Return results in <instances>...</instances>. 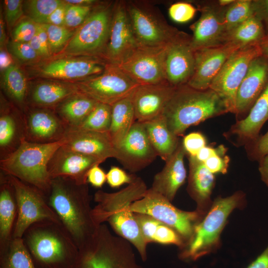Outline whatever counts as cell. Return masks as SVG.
Listing matches in <instances>:
<instances>
[{
	"mask_svg": "<svg viewBox=\"0 0 268 268\" xmlns=\"http://www.w3.org/2000/svg\"><path fill=\"white\" fill-rule=\"evenodd\" d=\"M147 189L144 181L136 176L132 183L118 192L97 191L94 195L96 204L92 209L96 223L99 225L108 222L118 236L132 244L143 261L147 260L148 244L141 233L131 206L142 198Z\"/></svg>",
	"mask_w": 268,
	"mask_h": 268,
	"instance_id": "6da1fadb",
	"label": "cell"
},
{
	"mask_svg": "<svg viewBox=\"0 0 268 268\" xmlns=\"http://www.w3.org/2000/svg\"><path fill=\"white\" fill-rule=\"evenodd\" d=\"M91 200L88 183L79 184L64 177L52 179L48 202L79 249L100 225L93 218Z\"/></svg>",
	"mask_w": 268,
	"mask_h": 268,
	"instance_id": "7a4b0ae2",
	"label": "cell"
},
{
	"mask_svg": "<svg viewBox=\"0 0 268 268\" xmlns=\"http://www.w3.org/2000/svg\"><path fill=\"white\" fill-rule=\"evenodd\" d=\"M22 238L37 268H76L79 249L62 223L36 222Z\"/></svg>",
	"mask_w": 268,
	"mask_h": 268,
	"instance_id": "3957f363",
	"label": "cell"
},
{
	"mask_svg": "<svg viewBox=\"0 0 268 268\" xmlns=\"http://www.w3.org/2000/svg\"><path fill=\"white\" fill-rule=\"evenodd\" d=\"M228 112L225 102L215 91L186 84L176 87L162 116L169 130L179 137L189 127Z\"/></svg>",
	"mask_w": 268,
	"mask_h": 268,
	"instance_id": "277c9868",
	"label": "cell"
},
{
	"mask_svg": "<svg viewBox=\"0 0 268 268\" xmlns=\"http://www.w3.org/2000/svg\"><path fill=\"white\" fill-rule=\"evenodd\" d=\"M245 196L239 191L227 197L216 198L206 215L196 226L190 240L180 250L179 258L195 261L216 252L221 246V234L228 217L235 209L245 206Z\"/></svg>",
	"mask_w": 268,
	"mask_h": 268,
	"instance_id": "5b68a950",
	"label": "cell"
},
{
	"mask_svg": "<svg viewBox=\"0 0 268 268\" xmlns=\"http://www.w3.org/2000/svg\"><path fill=\"white\" fill-rule=\"evenodd\" d=\"M63 144V140L39 143L24 139L17 149L0 160V171L37 188L47 199L52 180L48 170V163Z\"/></svg>",
	"mask_w": 268,
	"mask_h": 268,
	"instance_id": "8992f818",
	"label": "cell"
},
{
	"mask_svg": "<svg viewBox=\"0 0 268 268\" xmlns=\"http://www.w3.org/2000/svg\"><path fill=\"white\" fill-rule=\"evenodd\" d=\"M132 246L102 223L79 249L76 268H144L137 262Z\"/></svg>",
	"mask_w": 268,
	"mask_h": 268,
	"instance_id": "52a82bcc",
	"label": "cell"
},
{
	"mask_svg": "<svg viewBox=\"0 0 268 268\" xmlns=\"http://www.w3.org/2000/svg\"><path fill=\"white\" fill-rule=\"evenodd\" d=\"M125 1L134 36L139 45L166 46L183 33L170 25L151 2Z\"/></svg>",
	"mask_w": 268,
	"mask_h": 268,
	"instance_id": "ba28073f",
	"label": "cell"
},
{
	"mask_svg": "<svg viewBox=\"0 0 268 268\" xmlns=\"http://www.w3.org/2000/svg\"><path fill=\"white\" fill-rule=\"evenodd\" d=\"M131 208L133 213L148 214L173 228L182 237L185 245L191 239L197 224L204 216L197 210L185 211L176 207L150 188L142 198L134 202Z\"/></svg>",
	"mask_w": 268,
	"mask_h": 268,
	"instance_id": "9c48e42d",
	"label": "cell"
},
{
	"mask_svg": "<svg viewBox=\"0 0 268 268\" xmlns=\"http://www.w3.org/2000/svg\"><path fill=\"white\" fill-rule=\"evenodd\" d=\"M114 4L95 8L74 32L65 48L67 54L103 58L108 41Z\"/></svg>",
	"mask_w": 268,
	"mask_h": 268,
	"instance_id": "30bf717a",
	"label": "cell"
},
{
	"mask_svg": "<svg viewBox=\"0 0 268 268\" xmlns=\"http://www.w3.org/2000/svg\"><path fill=\"white\" fill-rule=\"evenodd\" d=\"M6 176L13 187L17 207L12 238H22L27 229L39 221L50 220L62 223L43 193L15 177Z\"/></svg>",
	"mask_w": 268,
	"mask_h": 268,
	"instance_id": "8fae6325",
	"label": "cell"
},
{
	"mask_svg": "<svg viewBox=\"0 0 268 268\" xmlns=\"http://www.w3.org/2000/svg\"><path fill=\"white\" fill-rule=\"evenodd\" d=\"M75 85L79 93L112 106L131 95L139 85L117 66L108 63L102 74L80 80Z\"/></svg>",
	"mask_w": 268,
	"mask_h": 268,
	"instance_id": "7c38bea8",
	"label": "cell"
},
{
	"mask_svg": "<svg viewBox=\"0 0 268 268\" xmlns=\"http://www.w3.org/2000/svg\"><path fill=\"white\" fill-rule=\"evenodd\" d=\"M261 55L259 45L238 49L229 57L212 81L209 88L224 101L229 112L235 113L237 92L250 63Z\"/></svg>",
	"mask_w": 268,
	"mask_h": 268,
	"instance_id": "4fadbf2b",
	"label": "cell"
},
{
	"mask_svg": "<svg viewBox=\"0 0 268 268\" xmlns=\"http://www.w3.org/2000/svg\"><path fill=\"white\" fill-rule=\"evenodd\" d=\"M166 46L139 45L117 66L139 85L156 84L167 81L164 62Z\"/></svg>",
	"mask_w": 268,
	"mask_h": 268,
	"instance_id": "5bb4252c",
	"label": "cell"
},
{
	"mask_svg": "<svg viewBox=\"0 0 268 268\" xmlns=\"http://www.w3.org/2000/svg\"><path fill=\"white\" fill-rule=\"evenodd\" d=\"M128 14L125 0L115 2L109 36L103 58L118 65L139 46Z\"/></svg>",
	"mask_w": 268,
	"mask_h": 268,
	"instance_id": "9a60e30c",
	"label": "cell"
},
{
	"mask_svg": "<svg viewBox=\"0 0 268 268\" xmlns=\"http://www.w3.org/2000/svg\"><path fill=\"white\" fill-rule=\"evenodd\" d=\"M200 18L190 26L193 32L191 46L199 49L217 47L225 44L226 32L224 23L225 7L217 2H207L198 5Z\"/></svg>",
	"mask_w": 268,
	"mask_h": 268,
	"instance_id": "2e32d148",
	"label": "cell"
},
{
	"mask_svg": "<svg viewBox=\"0 0 268 268\" xmlns=\"http://www.w3.org/2000/svg\"><path fill=\"white\" fill-rule=\"evenodd\" d=\"M116 150V159L125 168L132 172L143 169L158 156L149 140L143 124L137 121L133 124Z\"/></svg>",
	"mask_w": 268,
	"mask_h": 268,
	"instance_id": "e0dca14e",
	"label": "cell"
},
{
	"mask_svg": "<svg viewBox=\"0 0 268 268\" xmlns=\"http://www.w3.org/2000/svg\"><path fill=\"white\" fill-rule=\"evenodd\" d=\"M191 36L183 33L167 45L164 69L167 81L177 87L187 84L195 68V52Z\"/></svg>",
	"mask_w": 268,
	"mask_h": 268,
	"instance_id": "ac0fdd59",
	"label": "cell"
},
{
	"mask_svg": "<svg viewBox=\"0 0 268 268\" xmlns=\"http://www.w3.org/2000/svg\"><path fill=\"white\" fill-rule=\"evenodd\" d=\"M268 84V59L262 55L250 63L237 92L235 114L244 118Z\"/></svg>",
	"mask_w": 268,
	"mask_h": 268,
	"instance_id": "d6986e66",
	"label": "cell"
},
{
	"mask_svg": "<svg viewBox=\"0 0 268 268\" xmlns=\"http://www.w3.org/2000/svg\"><path fill=\"white\" fill-rule=\"evenodd\" d=\"M239 49L237 46L228 43L194 51L195 70L187 84L199 90L209 88L212 81L227 60Z\"/></svg>",
	"mask_w": 268,
	"mask_h": 268,
	"instance_id": "ffe728a7",
	"label": "cell"
},
{
	"mask_svg": "<svg viewBox=\"0 0 268 268\" xmlns=\"http://www.w3.org/2000/svg\"><path fill=\"white\" fill-rule=\"evenodd\" d=\"M104 160L90 155L76 152L63 145L54 153L48 165L52 179L64 177L79 184L88 183L87 174L90 169Z\"/></svg>",
	"mask_w": 268,
	"mask_h": 268,
	"instance_id": "44dd1931",
	"label": "cell"
},
{
	"mask_svg": "<svg viewBox=\"0 0 268 268\" xmlns=\"http://www.w3.org/2000/svg\"><path fill=\"white\" fill-rule=\"evenodd\" d=\"M25 139L39 143H53L61 140L68 127L55 110L39 108L23 114Z\"/></svg>",
	"mask_w": 268,
	"mask_h": 268,
	"instance_id": "7402d4cb",
	"label": "cell"
},
{
	"mask_svg": "<svg viewBox=\"0 0 268 268\" xmlns=\"http://www.w3.org/2000/svg\"><path fill=\"white\" fill-rule=\"evenodd\" d=\"M175 88L167 81L139 85L132 95L136 121L145 123L162 115Z\"/></svg>",
	"mask_w": 268,
	"mask_h": 268,
	"instance_id": "603a6c76",
	"label": "cell"
},
{
	"mask_svg": "<svg viewBox=\"0 0 268 268\" xmlns=\"http://www.w3.org/2000/svg\"><path fill=\"white\" fill-rule=\"evenodd\" d=\"M62 140L65 148L104 161L109 158L117 157V150L108 132L88 131L77 127H68Z\"/></svg>",
	"mask_w": 268,
	"mask_h": 268,
	"instance_id": "cb8c5ba5",
	"label": "cell"
},
{
	"mask_svg": "<svg viewBox=\"0 0 268 268\" xmlns=\"http://www.w3.org/2000/svg\"><path fill=\"white\" fill-rule=\"evenodd\" d=\"M108 63L96 57L82 59H61L53 61L43 67L42 75L63 80L79 79L93 77L102 74Z\"/></svg>",
	"mask_w": 268,
	"mask_h": 268,
	"instance_id": "d4e9b609",
	"label": "cell"
},
{
	"mask_svg": "<svg viewBox=\"0 0 268 268\" xmlns=\"http://www.w3.org/2000/svg\"><path fill=\"white\" fill-rule=\"evenodd\" d=\"M186 154L182 141H180L175 151L165 161L163 169L153 178L150 189L171 202L187 178V171L184 162Z\"/></svg>",
	"mask_w": 268,
	"mask_h": 268,
	"instance_id": "484cf974",
	"label": "cell"
},
{
	"mask_svg": "<svg viewBox=\"0 0 268 268\" xmlns=\"http://www.w3.org/2000/svg\"><path fill=\"white\" fill-rule=\"evenodd\" d=\"M188 157L189 173L187 190L197 204L196 210L205 216L213 202L211 195L215 186V176L195 156L188 155Z\"/></svg>",
	"mask_w": 268,
	"mask_h": 268,
	"instance_id": "4316f807",
	"label": "cell"
},
{
	"mask_svg": "<svg viewBox=\"0 0 268 268\" xmlns=\"http://www.w3.org/2000/svg\"><path fill=\"white\" fill-rule=\"evenodd\" d=\"M268 120V84L248 115L237 121L225 136L231 138L234 137L237 142L246 145L260 135L261 129Z\"/></svg>",
	"mask_w": 268,
	"mask_h": 268,
	"instance_id": "83f0119b",
	"label": "cell"
},
{
	"mask_svg": "<svg viewBox=\"0 0 268 268\" xmlns=\"http://www.w3.org/2000/svg\"><path fill=\"white\" fill-rule=\"evenodd\" d=\"M17 207L13 186L6 175L0 177V251L5 249L12 238Z\"/></svg>",
	"mask_w": 268,
	"mask_h": 268,
	"instance_id": "f1b7e54d",
	"label": "cell"
},
{
	"mask_svg": "<svg viewBox=\"0 0 268 268\" xmlns=\"http://www.w3.org/2000/svg\"><path fill=\"white\" fill-rule=\"evenodd\" d=\"M25 139L23 114H15L1 109L0 115V159L14 151Z\"/></svg>",
	"mask_w": 268,
	"mask_h": 268,
	"instance_id": "f546056e",
	"label": "cell"
},
{
	"mask_svg": "<svg viewBox=\"0 0 268 268\" xmlns=\"http://www.w3.org/2000/svg\"><path fill=\"white\" fill-rule=\"evenodd\" d=\"M142 123L157 155L166 161L177 148L180 141L179 137L169 130L162 115Z\"/></svg>",
	"mask_w": 268,
	"mask_h": 268,
	"instance_id": "4dcf8cb0",
	"label": "cell"
},
{
	"mask_svg": "<svg viewBox=\"0 0 268 268\" xmlns=\"http://www.w3.org/2000/svg\"><path fill=\"white\" fill-rule=\"evenodd\" d=\"M133 93L111 106V123L108 133L116 149L122 144L135 122Z\"/></svg>",
	"mask_w": 268,
	"mask_h": 268,
	"instance_id": "1f68e13d",
	"label": "cell"
},
{
	"mask_svg": "<svg viewBox=\"0 0 268 268\" xmlns=\"http://www.w3.org/2000/svg\"><path fill=\"white\" fill-rule=\"evenodd\" d=\"M98 103L79 92L62 102L54 110L68 127H78Z\"/></svg>",
	"mask_w": 268,
	"mask_h": 268,
	"instance_id": "d6a6232c",
	"label": "cell"
},
{
	"mask_svg": "<svg viewBox=\"0 0 268 268\" xmlns=\"http://www.w3.org/2000/svg\"><path fill=\"white\" fill-rule=\"evenodd\" d=\"M79 93L74 85L56 82H44L37 84L32 89V103L39 108L54 110L62 102Z\"/></svg>",
	"mask_w": 268,
	"mask_h": 268,
	"instance_id": "836d02e7",
	"label": "cell"
},
{
	"mask_svg": "<svg viewBox=\"0 0 268 268\" xmlns=\"http://www.w3.org/2000/svg\"><path fill=\"white\" fill-rule=\"evenodd\" d=\"M266 36V29L263 23L251 16L227 33L225 44L232 43L241 49L259 45Z\"/></svg>",
	"mask_w": 268,
	"mask_h": 268,
	"instance_id": "e575fe53",
	"label": "cell"
},
{
	"mask_svg": "<svg viewBox=\"0 0 268 268\" xmlns=\"http://www.w3.org/2000/svg\"><path fill=\"white\" fill-rule=\"evenodd\" d=\"M0 268H37L22 238H12L0 251Z\"/></svg>",
	"mask_w": 268,
	"mask_h": 268,
	"instance_id": "d590c367",
	"label": "cell"
},
{
	"mask_svg": "<svg viewBox=\"0 0 268 268\" xmlns=\"http://www.w3.org/2000/svg\"><path fill=\"white\" fill-rule=\"evenodd\" d=\"M144 237L148 244L151 242L163 245H174L181 249L185 243L180 235L173 228L153 218L146 225Z\"/></svg>",
	"mask_w": 268,
	"mask_h": 268,
	"instance_id": "8d00e7d4",
	"label": "cell"
},
{
	"mask_svg": "<svg viewBox=\"0 0 268 268\" xmlns=\"http://www.w3.org/2000/svg\"><path fill=\"white\" fill-rule=\"evenodd\" d=\"M3 87L8 95L16 103L22 105L27 95L26 78L16 66L11 65L6 68L3 76Z\"/></svg>",
	"mask_w": 268,
	"mask_h": 268,
	"instance_id": "74e56055",
	"label": "cell"
},
{
	"mask_svg": "<svg viewBox=\"0 0 268 268\" xmlns=\"http://www.w3.org/2000/svg\"><path fill=\"white\" fill-rule=\"evenodd\" d=\"M112 106L98 103L77 127L98 132H108L111 123Z\"/></svg>",
	"mask_w": 268,
	"mask_h": 268,
	"instance_id": "f35d334b",
	"label": "cell"
},
{
	"mask_svg": "<svg viewBox=\"0 0 268 268\" xmlns=\"http://www.w3.org/2000/svg\"><path fill=\"white\" fill-rule=\"evenodd\" d=\"M251 16V0H235L226 6L224 23L226 34Z\"/></svg>",
	"mask_w": 268,
	"mask_h": 268,
	"instance_id": "ab89813d",
	"label": "cell"
},
{
	"mask_svg": "<svg viewBox=\"0 0 268 268\" xmlns=\"http://www.w3.org/2000/svg\"><path fill=\"white\" fill-rule=\"evenodd\" d=\"M41 25L47 33L51 54L59 52L66 44L67 45L74 33L64 26L49 24Z\"/></svg>",
	"mask_w": 268,
	"mask_h": 268,
	"instance_id": "60d3db41",
	"label": "cell"
},
{
	"mask_svg": "<svg viewBox=\"0 0 268 268\" xmlns=\"http://www.w3.org/2000/svg\"><path fill=\"white\" fill-rule=\"evenodd\" d=\"M64 2L60 0H31L27 1L26 10L30 18L40 24Z\"/></svg>",
	"mask_w": 268,
	"mask_h": 268,
	"instance_id": "b9f144b4",
	"label": "cell"
},
{
	"mask_svg": "<svg viewBox=\"0 0 268 268\" xmlns=\"http://www.w3.org/2000/svg\"><path fill=\"white\" fill-rule=\"evenodd\" d=\"M95 5L68 4L66 13L65 26L71 28L80 26L95 9Z\"/></svg>",
	"mask_w": 268,
	"mask_h": 268,
	"instance_id": "7bdbcfd3",
	"label": "cell"
},
{
	"mask_svg": "<svg viewBox=\"0 0 268 268\" xmlns=\"http://www.w3.org/2000/svg\"><path fill=\"white\" fill-rule=\"evenodd\" d=\"M197 9L190 2L178 1L171 4L168 9L170 18L178 23H185L194 17Z\"/></svg>",
	"mask_w": 268,
	"mask_h": 268,
	"instance_id": "ee69618b",
	"label": "cell"
},
{
	"mask_svg": "<svg viewBox=\"0 0 268 268\" xmlns=\"http://www.w3.org/2000/svg\"><path fill=\"white\" fill-rule=\"evenodd\" d=\"M37 23L32 19H25L18 23L12 33L13 41L29 43L35 35Z\"/></svg>",
	"mask_w": 268,
	"mask_h": 268,
	"instance_id": "f6af8a7d",
	"label": "cell"
},
{
	"mask_svg": "<svg viewBox=\"0 0 268 268\" xmlns=\"http://www.w3.org/2000/svg\"><path fill=\"white\" fill-rule=\"evenodd\" d=\"M246 145L249 157L259 161L268 154V131Z\"/></svg>",
	"mask_w": 268,
	"mask_h": 268,
	"instance_id": "bcb514c9",
	"label": "cell"
},
{
	"mask_svg": "<svg viewBox=\"0 0 268 268\" xmlns=\"http://www.w3.org/2000/svg\"><path fill=\"white\" fill-rule=\"evenodd\" d=\"M29 43L39 56L47 57L51 54L47 33L40 24L37 23L36 33Z\"/></svg>",
	"mask_w": 268,
	"mask_h": 268,
	"instance_id": "7dc6e473",
	"label": "cell"
},
{
	"mask_svg": "<svg viewBox=\"0 0 268 268\" xmlns=\"http://www.w3.org/2000/svg\"><path fill=\"white\" fill-rule=\"evenodd\" d=\"M182 143L188 155L196 156L206 146L205 136L200 132H192L184 136Z\"/></svg>",
	"mask_w": 268,
	"mask_h": 268,
	"instance_id": "c3c4849f",
	"label": "cell"
},
{
	"mask_svg": "<svg viewBox=\"0 0 268 268\" xmlns=\"http://www.w3.org/2000/svg\"><path fill=\"white\" fill-rule=\"evenodd\" d=\"M135 177L134 175L127 174L118 167L112 166L106 174V181L111 187L117 188L125 184H130Z\"/></svg>",
	"mask_w": 268,
	"mask_h": 268,
	"instance_id": "681fc988",
	"label": "cell"
},
{
	"mask_svg": "<svg viewBox=\"0 0 268 268\" xmlns=\"http://www.w3.org/2000/svg\"><path fill=\"white\" fill-rule=\"evenodd\" d=\"M9 46L12 54L21 60L33 61L39 56L29 43L12 41Z\"/></svg>",
	"mask_w": 268,
	"mask_h": 268,
	"instance_id": "f907efd6",
	"label": "cell"
},
{
	"mask_svg": "<svg viewBox=\"0 0 268 268\" xmlns=\"http://www.w3.org/2000/svg\"><path fill=\"white\" fill-rule=\"evenodd\" d=\"M5 17L9 28L13 26L23 13L22 1L20 0H4Z\"/></svg>",
	"mask_w": 268,
	"mask_h": 268,
	"instance_id": "816d5d0a",
	"label": "cell"
},
{
	"mask_svg": "<svg viewBox=\"0 0 268 268\" xmlns=\"http://www.w3.org/2000/svg\"><path fill=\"white\" fill-rule=\"evenodd\" d=\"M229 161V157L225 154L211 157L203 163L206 168L212 174H225L227 172Z\"/></svg>",
	"mask_w": 268,
	"mask_h": 268,
	"instance_id": "f5cc1de1",
	"label": "cell"
},
{
	"mask_svg": "<svg viewBox=\"0 0 268 268\" xmlns=\"http://www.w3.org/2000/svg\"><path fill=\"white\" fill-rule=\"evenodd\" d=\"M252 16L268 27V0H251Z\"/></svg>",
	"mask_w": 268,
	"mask_h": 268,
	"instance_id": "db71d44e",
	"label": "cell"
},
{
	"mask_svg": "<svg viewBox=\"0 0 268 268\" xmlns=\"http://www.w3.org/2000/svg\"><path fill=\"white\" fill-rule=\"evenodd\" d=\"M68 4L64 2L40 24H49L65 26L66 13Z\"/></svg>",
	"mask_w": 268,
	"mask_h": 268,
	"instance_id": "11a10c76",
	"label": "cell"
},
{
	"mask_svg": "<svg viewBox=\"0 0 268 268\" xmlns=\"http://www.w3.org/2000/svg\"><path fill=\"white\" fill-rule=\"evenodd\" d=\"M107 180L106 174L99 165L92 167L87 174V182L96 188H101Z\"/></svg>",
	"mask_w": 268,
	"mask_h": 268,
	"instance_id": "9f6ffc18",
	"label": "cell"
},
{
	"mask_svg": "<svg viewBox=\"0 0 268 268\" xmlns=\"http://www.w3.org/2000/svg\"><path fill=\"white\" fill-rule=\"evenodd\" d=\"M226 148L223 145H219L216 147L206 145L200 150L195 157L199 161L204 162L211 157L226 154Z\"/></svg>",
	"mask_w": 268,
	"mask_h": 268,
	"instance_id": "6f0895ef",
	"label": "cell"
},
{
	"mask_svg": "<svg viewBox=\"0 0 268 268\" xmlns=\"http://www.w3.org/2000/svg\"><path fill=\"white\" fill-rule=\"evenodd\" d=\"M246 268H268V245Z\"/></svg>",
	"mask_w": 268,
	"mask_h": 268,
	"instance_id": "680465c9",
	"label": "cell"
},
{
	"mask_svg": "<svg viewBox=\"0 0 268 268\" xmlns=\"http://www.w3.org/2000/svg\"><path fill=\"white\" fill-rule=\"evenodd\" d=\"M259 171L263 182L268 187V154L259 161Z\"/></svg>",
	"mask_w": 268,
	"mask_h": 268,
	"instance_id": "91938a15",
	"label": "cell"
},
{
	"mask_svg": "<svg viewBox=\"0 0 268 268\" xmlns=\"http://www.w3.org/2000/svg\"><path fill=\"white\" fill-rule=\"evenodd\" d=\"M64 1L68 4L77 5H94L98 3L96 0H67Z\"/></svg>",
	"mask_w": 268,
	"mask_h": 268,
	"instance_id": "94428289",
	"label": "cell"
},
{
	"mask_svg": "<svg viewBox=\"0 0 268 268\" xmlns=\"http://www.w3.org/2000/svg\"><path fill=\"white\" fill-rule=\"evenodd\" d=\"M10 60L6 53L3 51L0 52V67L1 68H7L10 66Z\"/></svg>",
	"mask_w": 268,
	"mask_h": 268,
	"instance_id": "6125c7cd",
	"label": "cell"
},
{
	"mask_svg": "<svg viewBox=\"0 0 268 268\" xmlns=\"http://www.w3.org/2000/svg\"><path fill=\"white\" fill-rule=\"evenodd\" d=\"M262 55L268 59V36H266L260 43Z\"/></svg>",
	"mask_w": 268,
	"mask_h": 268,
	"instance_id": "be15d7a7",
	"label": "cell"
},
{
	"mask_svg": "<svg viewBox=\"0 0 268 268\" xmlns=\"http://www.w3.org/2000/svg\"><path fill=\"white\" fill-rule=\"evenodd\" d=\"M5 39V33L4 30V22L1 16H0V47L3 46Z\"/></svg>",
	"mask_w": 268,
	"mask_h": 268,
	"instance_id": "e7e4bbea",
	"label": "cell"
},
{
	"mask_svg": "<svg viewBox=\"0 0 268 268\" xmlns=\"http://www.w3.org/2000/svg\"><path fill=\"white\" fill-rule=\"evenodd\" d=\"M235 0H219L217 1L218 4L222 7L227 6L235 1Z\"/></svg>",
	"mask_w": 268,
	"mask_h": 268,
	"instance_id": "03108f58",
	"label": "cell"
},
{
	"mask_svg": "<svg viewBox=\"0 0 268 268\" xmlns=\"http://www.w3.org/2000/svg\"><path fill=\"white\" fill-rule=\"evenodd\" d=\"M267 36H268V27L266 29Z\"/></svg>",
	"mask_w": 268,
	"mask_h": 268,
	"instance_id": "003e7915",
	"label": "cell"
}]
</instances>
